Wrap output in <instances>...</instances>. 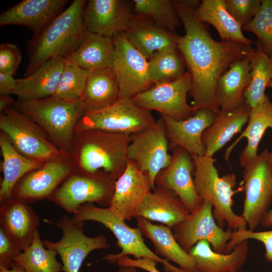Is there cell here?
<instances>
[{
    "instance_id": "obj_49",
    "label": "cell",
    "mask_w": 272,
    "mask_h": 272,
    "mask_svg": "<svg viewBox=\"0 0 272 272\" xmlns=\"http://www.w3.org/2000/svg\"><path fill=\"white\" fill-rule=\"evenodd\" d=\"M0 272H25L22 268L19 267L14 262L9 269L0 268Z\"/></svg>"
},
{
    "instance_id": "obj_31",
    "label": "cell",
    "mask_w": 272,
    "mask_h": 272,
    "mask_svg": "<svg viewBox=\"0 0 272 272\" xmlns=\"http://www.w3.org/2000/svg\"><path fill=\"white\" fill-rule=\"evenodd\" d=\"M114 48L113 37L86 30L78 47L66 58L91 72L113 67Z\"/></svg>"
},
{
    "instance_id": "obj_6",
    "label": "cell",
    "mask_w": 272,
    "mask_h": 272,
    "mask_svg": "<svg viewBox=\"0 0 272 272\" xmlns=\"http://www.w3.org/2000/svg\"><path fill=\"white\" fill-rule=\"evenodd\" d=\"M71 218L76 222L91 221L100 223L112 232L121 251L117 254H107L103 257L105 260L114 263L119 257L132 255L135 259L149 258L160 263L166 272H186L152 251L145 244L140 230L138 227L128 226L125 221L117 217L109 207L85 203L79 208Z\"/></svg>"
},
{
    "instance_id": "obj_38",
    "label": "cell",
    "mask_w": 272,
    "mask_h": 272,
    "mask_svg": "<svg viewBox=\"0 0 272 272\" xmlns=\"http://www.w3.org/2000/svg\"><path fill=\"white\" fill-rule=\"evenodd\" d=\"M137 15L149 16L158 26L175 33L181 23L173 1L134 0Z\"/></svg>"
},
{
    "instance_id": "obj_2",
    "label": "cell",
    "mask_w": 272,
    "mask_h": 272,
    "mask_svg": "<svg viewBox=\"0 0 272 272\" xmlns=\"http://www.w3.org/2000/svg\"><path fill=\"white\" fill-rule=\"evenodd\" d=\"M86 2L74 1L43 31L27 42L29 59L24 77L47 61L65 58L77 49L86 30L83 19Z\"/></svg>"
},
{
    "instance_id": "obj_39",
    "label": "cell",
    "mask_w": 272,
    "mask_h": 272,
    "mask_svg": "<svg viewBox=\"0 0 272 272\" xmlns=\"http://www.w3.org/2000/svg\"><path fill=\"white\" fill-rule=\"evenodd\" d=\"M90 73L65 58L57 90L52 97L69 101L81 100Z\"/></svg>"
},
{
    "instance_id": "obj_7",
    "label": "cell",
    "mask_w": 272,
    "mask_h": 272,
    "mask_svg": "<svg viewBox=\"0 0 272 272\" xmlns=\"http://www.w3.org/2000/svg\"><path fill=\"white\" fill-rule=\"evenodd\" d=\"M115 180L102 173H88L75 168L47 200L69 214H75L85 203L110 206L115 190Z\"/></svg>"
},
{
    "instance_id": "obj_41",
    "label": "cell",
    "mask_w": 272,
    "mask_h": 272,
    "mask_svg": "<svg viewBox=\"0 0 272 272\" xmlns=\"http://www.w3.org/2000/svg\"><path fill=\"white\" fill-rule=\"evenodd\" d=\"M261 3V0H225L227 11L242 27L253 18Z\"/></svg>"
},
{
    "instance_id": "obj_37",
    "label": "cell",
    "mask_w": 272,
    "mask_h": 272,
    "mask_svg": "<svg viewBox=\"0 0 272 272\" xmlns=\"http://www.w3.org/2000/svg\"><path fill=\"white\" fill-rule=\"evenodd\" d=\"M186 67L177 46H170L155 53L149 60L148 77L151 84H158L175 80Z\"/></svg>"
},
{
    "instance_id": "obj_43",
    "label": "cell",
    "mask_w": 272,
    "mask_h": 272,
    "mask_svg": "<svg viewBox=\"0 0 272 272\" xmlns=\"http://www.w3.org/2000/svg\"><path fill=\"white\" fill-rule=\"evenodd\" d=\"M22 56L15 44L6 42L0 45V73L15 75L19 67Z\"/></svg>"
},
{
    "instance_id": "obj_35",
    "label": "cell",
    "mask_w": 272,
    "mask_h": 272,
    "mask_svg": "<svg viewBox=\"0 0 272 272\" xmlns=\"http://www.w3.org/2000/svg\"><path fill=\"white\" fill-rule=\"evenodd\" d=\"M57 254L55 251L44 246L37 229L30 245L14 258L13 262L25 272H61L63 266L57 261Z\"/></svg>"
},
{
    "instance_id": "obj_40",
    "label": "cell",
    "mask_w": 272,
    "mask_h": 272,
    "mask_svg": "<svg viewBox=\"0 0 272 272\" xmlns=\"http://www.w3.org/2000/svg\"><path fill=\"white\" fill-rule=\"evenodd\" d=\"M242 30L254 34L263 51L272 57V0H262L257 12Z\"/></svg>"
},
{
    "instance_id": "obj_14",
    "label": "cell",
    "mask_w": 272,
    "mask_h": 272,
    "mask_svg": "<svg viewBox=\"0 0 272 272\" xmlns=\"http://www.w3.org/2000/svg\"><path fill=\"white\" fill-rule=\"evenodd\" d=\"M192 88L190 74L186 71L179 78L154 85L131 98L133 102L146 110H155L177 120H184L194 114L187 102Z\"/></svg>"
},
{
    "instance_id": "obj_29",
    "label": "cell",
    "mask_w": 272,
    "mask_h": 272,
    "mask_svg": "<svg viewBox=\"0 0 272 272\" xmlns=\"http://www.w3.org/2000/svg\"><path fill=\"white\" fill-rule=\"evenodd\" d=\"M251 107L246 103L230 110H221L202 135L205 156L213 157L248 122Z\"/></svg>"
},
{
    "instance_id": "obj_30",
    "label": "cell",
    "mask_w": 272,
    "mask_h": 272,
    "mask_svg": "<svg viewBox=\"0 0 272 272\" xmlns=\"http://www.w3.org/2000/svg\"><path fill=\"white\" fill-rule=\"evenodd\" d=\"M250 55L235 61L219 78L216 99L221 110H232L245 103L244 93L251 79Z\"/></svg>"
},
{
    "instance_id": "obj_46",
    "label": "cell",
    "mask_w": 272,
    "mask_h": 272,
    "mask_svg": "<svg viewBox=\"0 0 272 272\" xmlns=\"http://www.w3.org/2000/svg\"><path fill=\"white\" fill-rule=\"evenodd\" d=\"M13 76L0 73V95L13 94L17 87V79Z\"/></svg>"
},
{
    "instance_id": "obj_15",
    "label": "cell",
    "mask_w": 272,
    "mask_h": 272,
    "mask_svg": "<svg viewBox=\"0 0 272 272\" xmlns=\"http://www.w3.org/2000/svg\"><path fill=\"white\" fill-rule=\"evenodd\" d=\"M75 168L71 153L47 161L23 175L14 186L12 196L29 203L47 199Z\"/></svg>"
},
{
    "instance_id": "obj_13",
    "label": "cell",
    "mask_w": 272,
    "mask_h": 272,
    "mask_svg": "<svg viewBox=\"0 0 272 272\" xmlns=\"http://www.w3.org/2000/svg\"><path fill=\"white\" fill-rule=\"evenodd\" d=\"M210 203H201L182 222L172 228L174 237L180 246L189 252L199 241L208 242L213 250L220 253H229V243L234 231L224 230L216 223Z\"/></svg>"
},
{
    "instance_id": "obj_32",
    "label": "cell",
    "mask_w": 272,
    "mask_h": 272,
    "mask_svg": "<svg viewBox=\"0 0 272 272\" xmlns=\"http://www.w3.org/2000/svg\"><path fill=\"white\" fill-rule=\"evenodd\" d=\"M120 98L118 82L113 67L91 72L81 99L84 113L107 107Z\"/></svg>"
},
{
    "instance_id": "obj_21",
    "label": "cell",
    "mask_w": 272,
    "mask_h": 272,
    "mask_svg": "<svg viewBox=\"0 0 272 272\" xmlns=\"http://www.w3.org/2000/svg\"><path fill=\"white\" fill-rule=\"evenodd\" d=\"M66 0H24L2 12L0 26L19 25L36 35L43 31L59 14Z\"/></svg>"
},
{
    "instance_id": "obj_19",
    "label": "cell",
    "mask_w": 272,
    "mask_h": 272,
    "mask_svg": "<svg viewBox=\"0 0 272 272\" xmlns=\"http://www.w3.org/2000/svg\"><path fill=\"white\" fill-rule=\"evenodd\" d=\"M216 115L217 113L208 108L198 109L192 116L184 120L161 114L170 141L169 149L180 148L190 155L205 156L202 135L213 123Z\"/></svg>"
},
{
    "instance_id": "obj_16",
    "label": "cell",
    "mask_w": 272,
    "mask_h": 272,
    "mask_svg": "<svg viewBox=\"0 0 272 272\" xmlns=\"http://www.w3.org/2000/svg\"><path fill=\"white\" fill-rule=\"evenodd\" d=\"M113 69L116 74L120 98L131 99L150 87L148 59L128 40L124 32L113 37Z\"/></svg>"
},
{
    "instance_id": "obj_3",
    "label": "cell",
    "mask_w": 272,
    "mask_h": 272,
    "mask_svg": "<svg viewBox=\"0 0 272 272\" xmlns=\"http://www.w3.org/2000/svg\"><path fill=\"white\" fill-rule=\"evenodd\" d=\"M130 140V135L100 129L75 132L71 155L76 168L102 173L116 180L129 161Z\"/></svg>"
},
{
    "instance_id": "obj_22",
    "label": "cell",
    "mask_w": 272,
    "mask_h": 272,
    "mask_svg": "<svg viewBox=\"0 0 272 272\" xmlns=\"http://www.w3.org/2000/svg\"><path fill=\"white\" fill-rule=\"evenodd\" d=\"M40 218L30 203L13 196L0 201V226L21 251L31 244Z\"/></svg>"
},
{
    "instance_id": "obj_28",
    "label": "cell",
    "mask_w": 272,
    "mask_h": 272,
    "mask_svg": "<svg viewBox=\"0 0 272 272\" xmlns=\"http://www.w3.org/2000/svg\"><path fill=\"white\" fill-rule=\"evenodd\" d=\"M247 122L244 131L226 149L224 155L225 160L228 161L235 147L246 138L247 143L239 159L240 165L244 168L257 156L258 145L263 134L267 128H272V101L266 94L260 103L251 108Z\"/></svg>"
},
{
    "instance_id": "obj_27",
    "label": "cell",
    "mask_w": 272,
    "mask_h": 272,
    "mask_svg": "<svg viewBox=\"0 0 272 272\" xmlns=\"http://www.w3.org/2000/svg\"><path fill=\"white\" fill-rule=\"evenodd\" d=\"M249 252L247 240L243 241L229 253L214 251L205 241L197 242L189 251L197 272H234L244 264Z\"/></svg>"
},
{
    "instance_id": "obj_51",
    "label": "cell",
    "mask_w": 272,
    "mask_h": 272,
    "mask_svg": "<svg viewBox=\"0 0 272 272\" xmlns=\"http://www.w3.org/2000/svg\"><path fill=\"white\" fill-rule=\"evenodd\" d=\"M267 87L270 88L272 89V80L269 82Z\"/></svg>"
},
{
    "instance_id": "obj_33",
    "label": "cell",
    "mask_w": 272,
    "mask_h": 272,
    "mask_svg": "<svg viewBox=\"0 0 272 272\" xmlns=\"http://www.w3.org/2000/svg\"><path fill=\"white\" fill-rule=\"evenodd\" d=\"M198 19L216 29L222 40L251 46L254 42L245 37L242 26L227 11L225 0H202L195 10Z\"/></svg>"
},
{
    "instance_id": "obj_24",
    "label": "cell",
    "mask_w": 272,
    "mask_h": 272,
    "mask_svg": "<svg viewBox=\"0 0 272 272\" xmlns=\"http://www.w3.org/2000/svg\"><path fill=\"white\" fill-rule=\"evenodd\" d=\"M190 213L171 190L155 186L140 206L135 216L161 223L173 228L184 221Z\"/></svg>"
},
{
    "instance_id": "obj_5",
    "label": "cell",
    "mask_w": 272,
    "mask_h": 272,
    "mask_svg": "<svg viewBox=\"0 0 272 272\" xmlns=\"http://www.w3.org/2000/svg\"><path fill=\"white\" fill-rule=\"evenodd\" d=\"M13 107L41 127L59 150L71 154L75 129L84 113L81 100L50 97L31 102L17 101Z\"/></svg>"
},
{
    "instance_id": "obj_50",
    "label": "cell",
    "mask_w": 272,
    "mask_h": 272,
    "mask_svg": "<svg viewBox=\"0 0 272 272\" xmlns=\"http://www.w3.org/2000/svg\"><path fill=\"white\" fill-rule=\"evenodd\" d=\"M119 272H138L137 268L133 266H119Z\"/></svg>"
},
{
    "instance_id": "obj_34",
    "label": "cell",
    "mask_w": 272,
    "mask_h": 272,
    "mask_svg": "<svg viewBox=\"0 0 272 272\" xmlns=\"http://www.w3.org/2000/svg\"><path fill=\"white\" fill-rule=\"evenodd\" d=\"M0 147L3 156V174L0 187L1 201L12 197L14 186L23 175L41 167L45 162L23 156L2 131L0 132Z\"/></svg>"
},
{
    "instance_id": "obj_12",
    "label": "cell",
    "mask_w": 272,
    "mask_h": 272,
    "mask_svg": "<svg viewBox=\"0 0 272 272\" xmlns=\"http://www.w3.org/2000/svg\"><path fill=\"white\" fill-rule=\"evenodd\" d=\"M127 155L142 171L149 176L155 187L157 174L171 163L167 130L162 117L149 127L130 135Z\"/></svg>"
},
{
    "instance_id": "obj_47",
    "label": "cell",
    "mask_w": 272,
    "mask_h": 272,
    "mask_svg": "<svg viewBox=\"0 0 272 272\" xmlns=\"http://www.w3.org/2000/svg\"><path fill=\"white\" fill-rule=\"evenodd\" d=\"M15 102L10 95H0V112L12 107Z\"/></svg>"
},
{
    "instance_id": "obj_44",
    "label": "cell",
    "mask_w": 272,
    "mask_h": 272,
    "mask_svg": "<svg viewBox=\"0 0 272 272\" xmlns=\"http://www.w3.org/2000/svg\"><path fill=\"white\" fill-rule=\"evenodd\" d=\"M21 251L4 229L0 226V268H10L14 258Z\"/></svg>"
},
{
    "instance_id": "obj_11",
    "label": "cell",
    "mask_w": 272,
    "mask_h": 272,
    "mask_svg": "<svg viewBox=\"0 0 272 272\" xmlns=\"http://www.w3.org/2000/svg\"><path fill=\"white\" fill-rule=\"evenodd\" d=\"M55 225L60 229L61 238L55 242L46 240L42 242L46 248L55 251L59 255L64 272H80L85 259L92 251L110 247L104 235H86L84 222H74L65 215Z\"/></svg>"
},
{
    "instance_id": "obj_42",
    "label": "cell",
    "mask_w": 272,
    "mask_h": 272,
    "mask_svg": "<svg viewBox=\"0 0 272 272\" xmlns=\"http://www.w3.org/2000/svg\"><path fill=\"white\" fill-rule=\"evenodd\" d=\"M248 239H254L262 242L265 250V260L272 262V230L255 232L245 229L234 231L229 243V251L231 252L238 243Z\"/></svg>"
},
{
    "instance_id": "obj_17",
    "label": "cell",
    "mask_w": 272,
    "mask_h": 272,
    "mask_svg": "<svg viewBox=\"0 0 272 272\" xmlns=\"http://www.w3.org/2000/svg\"><path fill=\"white\" fill-rule=\"evenodd\" d=\"M154 188L148 173L129 160L124 171L115 181L108 207L120 220L129 221L135 218L140 206Z\"/></svg>"
},
{
    "instance_id": "obj_18",
    "label": "cell",
    "mask_w": 272,
    "mask_h": 272,
    "mask_svg": "<svg viewBox=\"0 0 272 272\" xmlns=\"http://www.w3.org/2000/svg\"><path fill=\"white\" fill-rule=\"evenodd\" d=\"M173 150L170 164L162 170L155 180V186H162L173 191L189 213L202 202L197 193L193 181L194 169L191 155L180 148Z\"/></svg>"
},
{
    "instance_id": "obj_23",
    "label": "cell",
    "mask_w": 272,
    "mask_h": 272,
    "mask_svg": "<svg viewBox=\"0 0 272 272\" xmlns=\"http://www.w3.org/2000/svg\"><path fill=\"white\" fill-rule=\"evenodd\" d=\"M64 64L63 58L47 61L32 74L17 79V87L13 95L20 102H31L53 96Z\"/></svg>"
},
{
    "instance_id": "obj_26",
    "label": "cell",
    "mask_w": 272,
    "mask_h": 272,
    "mask_svg": "<svg viewBox=\"0 0 272 272\" xmlns=\"http://www.w3.org/2000/svg\"><path fill=\"white\" fill-rule=\"evenodd\" d=\"M136 219L138 228L151 241L157 255L176 263L186 272H197L193 258L179 244L172 228L163 224H154L144 218Z\"/></svg>"
},
{
    "instance_id": "obj_9",
    "label": "cell",
    "mask_w": 272,
    "mask_h": 272,
    "mask_svg": "<svg viewBox=\"0 0 272 272\" xmlns=\"http://www.w3.org/2000/svg\"><path fill=\"white\" fill-rule=\"evenodd\" d=\"M242 184L245 196L241 216L253 231L272 201V152L264 150L244 167Z\"/></svg>"
},
{
    "instance_id": "obj_36",
    "label": "cell",
    "mask_w": 272,
    "mask_h": 272,
    "mask_svg": "<svg viewBox=\"0 0 272 272\" xmlns=\"http://www.w3.org/2000/svg\"><path fill=\"white\" fill-rule=\"evenodd\" d=\"M251 54V79L244 91L245 103L251 108L260 103L265 95V90L272 80V57L263 51L258 41Z\"/></svg>"
},
{
    "instance_id": "obj_8",
    "label": "cell",
    "mask_w": 272,
    "mask_h": 272,
    "mask_svg": "<svg viewBox=\"0 0 272 272\" xmlns=\"http://www.w3.org/2000/svg\"><path fill=\"white\" fill-rule=\"evenodd\" d=\"M0 129L14 147L29 159L45 162L69 153L56 147L41 127L13 106L1 112Z\"/></svg>"
},
{
    "instance_id": "obj_10",
    "label": "cell",
    "mask_w": 272,
    "mask_h": 272,
    "mask_svg": "<svg viewBox=\"0 0 272 272\" xmlns=\"http://www.w3.org/2000/svg\"><path fill=\"white\" fill-rule=\"evenodd\" d=\"M155 121L150 111L138 106L130 98H122L105 108L84 113L75 132L100 129L131 135Z\"/></svg>"
},
{
    "instance_id": "obj_4",
    "label": "cell",
    "mask_w": 272,
    "mask_h": 272,
    "mask_svg": "<svg viewBox=\"0 0 272 272\" xmlns=\"http://www.w3.org/2000/svg\"><path fill=\"white\" fill-rule=\"evenodd\" d=\"M194 162L193 173L195 188L203 201L211 204L213 215L217 224L232 231L247 229L246 224L241 216L232 210L233 196L236 191V177L230 173L219 176L213 157L191 155Z\"/></svg>"
},
{
    "instance_id": "obj_20",
    "label": "cell",
    "mask_w": 272,
    "mask_h": 272,
    "mask_svg": "<svg viewBox=\"0 0 272 272\" xmlns=\"http://www.w3.org/2000/svg\"><path fill=\"white\" fill-rule=\"evenodd\" d=\"M133 15L121 0H89L84 8L83 19L86 30L113 37L124 32Z\"/></svg>"
},
{
    "instance_id": "obj_52",
    "label": "cell",
    "mask_w": 272,
    "mask_h": 272,
    "mask_svg": "<svg viewBox=\"0 0 272 272\" xmlns=\"http://www.w3.org/2000/svg\"><path fill=\"white\" fill-rule=\"evenodd\" d=\"M234 272H245V271H240L239 270V271H234Z\"/></svg>"
},
{
    "instance_id": "obj_1",
    "label": "cell",
    "mask_w": 272,
    "mask_h": 272,
    "mask_svg": "<svg viewBox=\"0 0 272 272\" xmlns=\"http://www.w3.org/2000/svg\"><path fill=\"white\" fill-rule=\"evenodd\" d=\"M198 2L173 1L185 32L179 37L177 47L191 77L189 93L194 113L202 108L217 113L220 108L216 89L219 78L235 61L250 56L254 49L235 42L214 40L195 15Z\"/></svg>"
},
{
    "instance_id": "obj_48",
    "label": "cell",
    "mask_w": 272,
    "mask_h": 272,
    "mask_svg": "<svg viewBox=\"0 0 272 272\" xmlns=\"http://www.w3.org/2000/svg\"><path fill=\"white\" fill-rule=\"evenodd\" d=\"M260 225L263 227H272V209L268 210L262 219Z\"/></svg>"
},
{
    "instance_id": "obj_45",
    "label": "cell",
    "mask_w": 272,
    "mask_h": 272,
    "mask_svg": "<svg viewBox=\"0 0 272 272\" xmlns=\"http://www.w3.org/2000/svg\"><path fill=\"white\" fill-rule=\"evenodd\" d=\"M114 263H117L119 266H133L148 272H160L156 266L157 262L149 258L134 259L125 256L116 259Z\"/></svg>"
},
{
    "instance_id": "obj_25",
    "label": "cell",
    "mask_w": 272,
    "mask_h": 272,
    "mask_svg": "<svg viewBox=\"0 0 272 272\" xmlns=\"http://www.w3.org/2000/svg\"><path fill=\"white\" fill-rule=\"evenodd\" d=\"M146 16L133 15L124 32L129 42L147 59L170 46H178L180 36L148 21Z\"/></svg>"
}]
</instances>
